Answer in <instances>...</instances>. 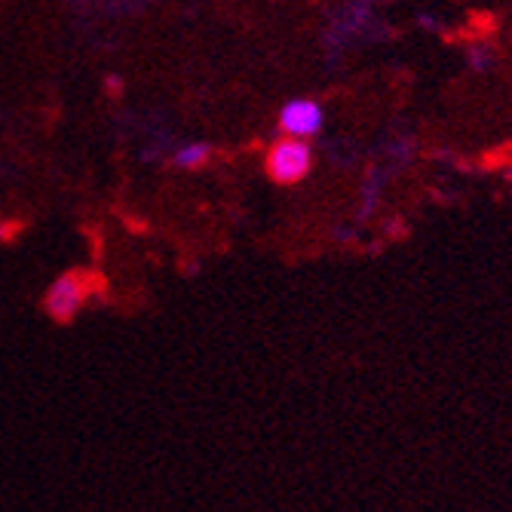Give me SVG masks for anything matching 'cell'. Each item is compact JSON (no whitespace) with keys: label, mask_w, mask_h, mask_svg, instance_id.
<instances>
[{"label":"cell","mask_w":512,"mask_h":512,"mask_svg":"<svg viewBox=\"0 0 512 512\" xmlns=\"http://www.w3.org/2000/svg\"><path fill=\"white\" fill-rule=\"evenodd\" d=\"M264 169L276 184H298L313 169V148L307 145V138L286 135L270 145L264 157Z\"/></svg>","instance_id":"6da1fadb"},{"label":"cell","mask_w":512,"mask_h":512,"mask_svg":"<svg viewBox=\"0 0 512 512\" xmlns=\"http://www.w3.org/2000/svg\"><path fill=\"white\" fill-rule=\"evenodd\" d=\"M96 292V283H92V273L86 270H68L62 273L56 283L46 289L43 298V310L50 313L56 322H71L80 307L86 304V298Z\"/></svg>","instance_id":"7a4b0ae2"},{"label":"cell","mask_w":512,"mask_h":512,"mask_svg":"<svg viewBox=\"0 0 512 512\" xmlns=\"http://www.w3.org/2000/svg\"><path fill=\"white\" fill-rule=\"evenodd\" d=\"M279 129L283 135L313 138L322 129V108L313 99H295L279 111Z\"/></svg>","instance_id":"3957f363"},{"label":"cell","mask_w":512,"mask_h":512,"mask_svg":"<svg viewBox=\"0 0 512 512\" xmlns=\"http://www.w3.org/2000/svg\"><path fill=\"white\" fill-rule=\"evenodd\" d=\"M212 157V148L209 145H184L181 151H175V166L181 169H200L206 166Z\"/></svg>","instance_id":"277c9868"},{"label":"cell","mask_w":512,"mask_h":512,"mask_svg":"<svg viewBox=\"0 0 512 512\" xmlns=\"http://www.w3.org/2000/svg\"><path fill=\"white\" fill-rule=\"evenodd\" d=\"M470 65H473L476 71H488V68L494 65V53H491V46H485V43L473 46V50H470Z\"/></svg>","instance_id":"5b68a950"},{"label":"cell","mask_w":512,"mask_h":512,"mask_svg":"<svg viewBox=\"0 0 512 512\" xmlns=\"http://www.w3.org/2000/svg\"><path fill=\"white\" fill-rule=\"evenodd\" d=\"M417 22H421V25H430V28H436V19H433V16H417Z\"/></svg>","instance_id":"8992f818"}]
</instances>
